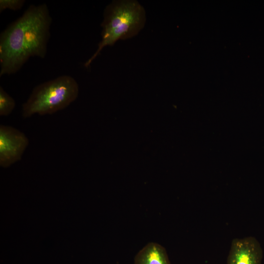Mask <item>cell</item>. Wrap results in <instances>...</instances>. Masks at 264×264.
<instances>
[{
	"instance_id": "cell-5",
	"label": "cell",
	"mask_w": 264,
	"mask_h": 264,
	"mask_svg": "<svg viewBox=\"0 0 264 264\" xmlns=\"http://www.w3.org/2000/svg\"><path fill=\"white\" fill-rule=\"evenodd\" d=\"M263 250L258 240L249 236L234 239L226 264H261Z\"/></svg>"
},
{
	"instance_id": "cell-4",
	"label": "cell",
	"mask_w": 264,
	"mask_h": 264,
	"mask_svg": "<svg viewBox=\"0 0 264 264\" xmlns=\"http://www.w3.org/2000/svg\"><path fill=\"white\" fill-rule=\"evenodd\" d=\"M29 144L26 136L11 126H0V165L8 167L21 160Z\"/></svg>"
},
{
	"instance_id": "cell-1",
	"label": "cell",
	"mask_w": 264,
	"mask_h": 264,
	"mask_svg": "<svg viewBox=\"0 0 264 264\" xmlns=\"http://www.w3.org/2000/svg\"><path fill=\"white\" fill-rule=\"evenodd\" d=\"M51 23L45 3L32 4L0 33V76L16 73L30 57H45Z\"/></svg>"
},
{
	"instance_id": "cell-8",
	"label": "cell",
	"mask_w": 264,
	"mask_h": 264,
	"mask_svg": "<svg viewBox=\"0 0 264 264\" xmlns=\"http://www.w3.org/2000/svg\"><path fill=\"white\" fill-rule=\"evenodd\" d=\"M25 3L24 0H0V12L5 9L17 11L21 9Z\"/></svg>"
},
{
	"instance_id": "cell-6",
	"label": "cell",
	"mask_w": 264,
	"mask_h": 264,
	"mask_svg": "<svg viewBox=\"0 0 264 264\" xmlns=\"http://www.w3.org/2000/svg\"><path fill=\"white\" fill-rule=\"evenodd\" d=\"M134 264H170V262L164 247L149 242L137 253Z\"/></svg>"
},
{
	"instance_id": "cell-3",
	"label": "cell",
	"mask_w": 264,
	"mask_h": 264,
	"mask_svg": "<svg viewBox=\"0 0 264 264\" xmlns=\"http://www.w3.org/2000/svg\"><path fill=\"white\" fill-rule=\"evenodd\" d=\"M78 93L79 86L74 78L60 76L34 88L22 105V115L27 118L35 114H53L68 106L77 99Z\"/></svg>"
},
{
	"instance_id": "cell-7",
	"label": "cell",
	"mask_w": 264,
	"mask_h": 264,
	"mask_svg": "<svg viewBox=\"0 0 264 264\" xmlns=\"http://www.w3.org/2000/svg\"><path fill=\"white\" fill-rule=\"evenodd\" d=\"M14 99L10 96L0 86V115L7 116L15 107Z\"/></svg>"
},
{
	"instance_id": "cell-2",
	"label": "cell",
	"mask_w": 264,
	"mask_h": 264,
	"mask_svg": "<svg viewBox=\"0 0 264 264\" xmlns=\"http://www.w3.org/2000/svg\"><path fill=\"white\" fill-rule=\"evenodd\" d=\"M146 20L144 7L135 0H113L105 8L101 40L93 55L84 64L88 67L107 46H112L119 40H126L137 34L144 27Z\"/></svg>"
}]
</instances>
